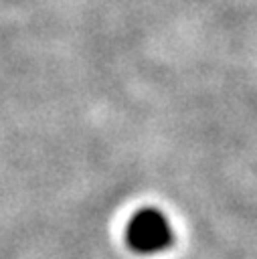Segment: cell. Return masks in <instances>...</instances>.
Listing matches in <instances>:
<instances>
[{"mask_svg": "<svg viewBox=\"0 0 257 259\" xmlns=\"http://www.w3.org/2000/svg\"><path fill=\"white\" fill-rule=\"evenodd\" d=\"M172 241L174 229L160 208H138L125 225V243L138 255L162 253L172 245Z\"/></svg>", "mask_w": 257, "mask_h": 259, "instance_id": "1", "label": "cell"}]
</instances>
